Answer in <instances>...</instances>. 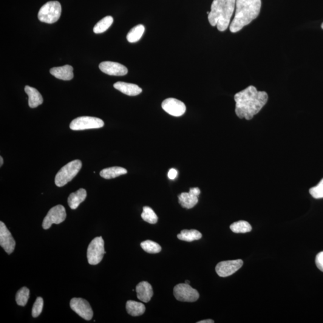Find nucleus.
Listing matches in <instances>:
<instances>
[{"instance_id":"obj_32","label":"nucleus","mask_w":323,"mask_h":323,"mask_svg":"<svg viewBox=\"0 0 323 323\" xmlns=\"http://www.w3.org/2000/svg\"><path fill=\"white\" fill-rule=\"evenodd\" d=\"M316 264L320 271L323 273V251L320 252L316 257Z\"/></svg>"},{"instance_id":"obj_27","label":"nucleus","mask_w":323,"mask_h":323,"mask_svg":"<svg viewBox=\"0 0 323 323\" xmlns=\"http://www.w3.org/2000/svg\"><path fill=\"white\" fill-rule=\"evenodd\" d=\"M141 246L147 253L150 254L158 253L162 250V248L160 244L150 240H147L145 242H141Z\"/></svg>"},{"instance_id":"obj_4","label":"nucleus","mask_w":323,"mask_h":323,"mask_svg":"<svg viewBox=\"0 0 323 323\" xmlns=\"http://www.w3.org/2000/svg\"><path fill=\"white\" fill-rule=\"evenodd\" d=\"M81 166L82 163L80 160L73 161L68 163L56 174L55 178V185L58 187L66 185L77 175Z\"/></svg>"},{"instance_id":"obj_13","label":"nucleus","mask_w":323,"mask_h":323,"mask_svg":"<svg viewBox=\"0 0 323 323\" xmlns=\"http://www.w3.org/2000/svg\"><path fill=\"white\" fill-rule=\"evenodd\" d=\"M0 245L8 254L13 252L16 246L12 234L2 222H0Z\"/></svg>"},{"instance_id":"obj_25","label":"nucleus","mask_w":323,"mask_h":323,"mask_svg":"<svg viewBox=\"0 0 323 323\" xmlns=\"http://www.w3.org/2000/svg\"><path fill=\"white\" fill-rule=\"evenodd\" d=\"M230 229L232 232L236 234L248 233L252 230L250 224L243 220H240L232 223Z\"/></svg>"},{"instance_id":"obj_14","label":"nucleus","mask_w":323,"mask_h":323,"mask_svg":"<svg viewBox=\"0 0 323 323\" xmlns=\"http://www.w3.org/2000/svg\"><path fill=\"white\" fill-rule=\"evenodd\" d=\"M201 194L198 188L190 189L189 192H184L178 195V202L183 208L191 209L194 208L198 202V197Z\"/></svg>"},{"instance_id":"obj_9","label":"nucleus","mask_w":323,"mask_h":323,"mask_svg":"<svg viewBox=\"0 0 323 323\" xmlns=\"http://www.w3.org/2000/svg\"><path fill=\"white\" fill-rule=\"evenodd\" d=\"M67 217L66 209L61 205L53 206L48 212L46 216L42 222V228L46 230L49 229L53 224H60L66 220Z\"/></svg>"},{"instance_id":"obj_5","label":"nucleus","mask_w":323,"mask_h":323,"mask_svg":"<svg viewBox=\"0 0 323 323\" xmlns=\"http://www.w3.org/2000/svg\"><path fill=\"white\" fill-rule=\"evenodd\" d=\"M61 11V5L58 1H49L40 9L38 18L44 23L53 24L60 18Z\"/></svg>"},{"instance_id":"obj_15","label":"nucleus","mask_w":323,"mask_h":323,"mask_svg":"<svg viewBox=\"0 0 323 323\" xmlns=\"http://www.w3.org/2000/svg\"><path fill=\"white\" fill-rule=\"evenodd\" d=\"M99 68L101 72L110 76H122L128 72L125 66L118 62L104 61L99 65Z\"/></svg>"},{"instance_id":"obj_8","label":"nucleus","mask_w":323,"mask_h":323,"mask_svg":"<svg viewBox=\"0 0 323 323\" xmlns=\"http://www.w3.org/2000/svg\"><path fill=\"white\" fill-rule=\"evenodd\" d=\"M174 295L180 302H194L199 299L200 294L196 289L193 288L186 283L175 285Z\"/></svg>"},{"instance_id":"obj_1","label":"nucleus","mask_w":323,"mask_h":323,"mask_svg":"<svg viewBox=\"0 0 323 323\" xmlns=\"http://www.w3.org/2000/svg\"><path fill=\"white\" fill-rule=\"evenodd\" d=\"M234 100L236 102L235 113L238 117L249 121L265 106L268 95L266 92L258 91L256 87L250 86L236 93Z\"/></svg>"},{"instance_id":"obj_31","label":"nucleus","mask_w":323,"mask_h":323,"mask_svg":"<svg viewBox=\"0 0 323 323\" xmlns=\"http://www.w3.org/2000/svg\"><path fill=\"white\" fill-rule=\"evenodd\" d=\"M42 308H43V299L42 297H39L37 298L35 304H34L32 310V316L35 318L38 317L41 313Z\"/></svg>"},{"instance_id":"obj_18","label":"nucleus","mask_w":323,"mask_h":323,"mask_svg":"<svg viewBox=\"0 0 323 323\" xmlns=\"http://www.w3.org/2000/svg\"><path fill=\"white\" fill-rule=\"evenodd\" d=\"M115 88L120 90L121 93L128 96H137L142 92L143 90L138 85L126 83V82L118 81L113 85Z\"/></svg>"},{"instance_id":"obj_7","label":"nucleus","mask_w":323,"mask_h":323,"mask_svg":"<svg viewBox=\"0 0 323 323\" xmlns=\"http://www.w3.org/2000/svg\"><path fill=\"white\" fill-rule=\"evenodd\" d=\"M104 126L103 121L100 119L90 116H82L74 120L70 124L71 129L74 131H83L90 129H98Z\"/></svg>"},{"instance_id":"obj_6","label":"nucleus","mask_w":323,"mask_h":323,"mask_svg":"<svg viewBox=\"0 0 323 323\" xmlns=\"http://www.w3.org/2000/svg\"><path fill=\"white\" fill-rule=\"evenodd\" d=\"M104 242L101 237L93 239L87 248V257L90 265H98L103 260L104 254Z\"/></svg>"},{"instance_id":"obj_36","label":"nucleus","mask_w":323,"mask_h":323,"mask_svg":"<svg viewBox=\"0 0 323 323\" xmlns=\"http://www.w3.org/2000/svg\"><path fill=\"white\" fill-rule=\"evenodd\" d=\"M185 283H186V284H189L190 282L188 281V280H186V281L185 282Z\"/></svg>"},{"instance_id":"obj_30","label":"nucleus","mask_w":323,"mask_h":323,"mask_svg":"<svg viewBox=\"0 0 323 323\" xmlns=\"http://www.w3.org/2000/svg\"><path fill=\"white\" fill-rule=\"evenodd\" d=\"M310 194L316 199L323 198V178L318 185L310 189Z\"/></svg>"},{"instance_id":"obj_29","label":"nucleus","mask_w":323,"mask_h":323,"mask_svg":"<svg viewBox=\"0 0 323 323\" xmlns=\"http://www.w3.org/2000/svg\"><path fill=\"white\" fill-rule=\"evenodd\" d=\"M141 217L145 222L150 224H156L158 222V217L157 214L149 206H144Z\"/></svg>"},{"instance_id":"obj_24","label":"nucleus","mask_w":323,"mask_h":323,"mask_svg":"<svg viewBox=\"0 0 323 323\" xmlns=\"http://www.w3.org/2000/svg\"><path fill=\"white\" fill-rule=\"evenodd\" d=\"M145 31L143 25H138L130 30L126 36L127 41L129 42H135L140 40Z\"/></svg>"},{"instance_id":"obj_28","label":"nucleus","mask_w":323,"mask_h":323,"mask_svg":"<svg viewBox=\"0 0 323 323\" xmlns=\"http://www.w3.org/2000/svg\"><path fill=\"white\" fill-rule=\"evenodd\" d=\"M30 297V290L27 287H22L17 292L16 301L17 304L22 307L26 305Z\"/></svg>"},{"instance_id":"obj_11","label":"nucleus","mask_w":323,"mask_h":323,"mask_svg":"<svg viewBox=\"0 0 323 323\" xmlns=\"http://www.w3.org/2000/svg\"><path fill=\"white\" fill-rule=\"evenodd\" d=\"M242 265L243 261L241 259L221 262L215 267V271L220 277H227L236 273Z\"/></svg>"},{"instance_id":"obj_26","label":"nucleus","mask_w":323,"mask_h":323,"mask_svg":"<svg viewBox=\"0 0 323 323\" xmlns=\"http://www.w3.org/2000/svg\"><path fill=\"white\" fill-rule=\"evenodd\" d=\"M113 23V18L111 16H107L102 19L93 28V32L101 34L105 32Z\"/></svg>"},{"instance_id":"obj_19","label":"nucleus","mask_w":323,"mask_h":323,"mask_svg":"<svg viewBox=\"0 0 323 323\" xmlns=\"http://www.w3.org/2000/svg\"><path fill=\"white\" fill-rule=\"evenodd\" d=\"M25 91L28 96V104L30 108L38 107L43 103L41 93L38 90L33 87L26 86L25 87Z\"/></svg>"},{"instance_id":"obj_35","label":"nucleus","mask_w":323,"mask_h":323,"mask_svg":"<svg viewBox=\"0 0 323 323\" xmlns=\"http://www.w3.org/2000/svg\"><path fill=\"white\" fill-rule=\"evenodd\" d=\"M2 164H3V159L2 157H0V166H1Z\"/></svg>"},{"instance_id":"obj_20","label":"nucleus","mask_w":323,"mask_h":323,"mask_svg":"<svg viewBox=\"0 0 323 323\" xmlns=\"http://www.w3.org/2000/svg\"><path fill=\"white\" fill-rule=\"evenodd\" d=\"M87 192L84 189H80L76 192L72 193L68 198V203L72 209H76L81 202L86 199Z\"/></svg>"},{"instance_id":"obj_2","label":"nucleus","mask_w":323,"mask_h":323,"mask_svg":"<svg viewBox=\"0 0 323 323\" xmlns=\"http://www.w3.org/2000/svg\"><path fill=\"white\" fill-rule=\"evenodd\" d=\"M261 0H236L235 15L230 25L232 33H237L259 16Z\"/></svg>"},{"instance_id":"obj_10","label":"nucleus","mask_w":323,"mask_h":323,"mask_svg":"<svg viewBox=\"0 0 323 323\" xmlns=\"http://www.w3.org/2000/svg\"><path fill=\"white\" fill-rule=\"evenodd\" d=\"M70 307L81 318L87 321L92 319V309L87 300L82 298H73L71 300Z\"/></svg>"},{"instance_id":"obj_16","label":"nucleus","mask_w":323,"mask_h":323,"mask_svg":"<svg viewBox=\"0 0 323 323\" xmlns=\"http://www.w3.org/2000/svg\"><path fill=\"white\" fill-rule=\"evenodd\" d=\"M137 297L141 301L148 303L154 295L152 285L148 282H142L136 286Z\"/></svg>"},{"instance_id":"obj_21","label":"nucleus","mask_w":323,"mask_h":323,"mask_svg":"<svg viewBox=\"0 0 323 323\" xmlns=\"http://www.w3.org/2000/svg\"><path fill=\"white\" fill-rule=\"evenodd\" d=\"M126 308L127 313L133 317L143 315L146 311L145 305L134 300H128L126 302Z\"/></svg>"},{"instance_id":"obj_22","label":"nucleus","mask_w":323,"mask_h":323,"mask_svg":"<svg viewBox=\"0 0 323 323\" xmlns=\"http://www.w3.org/2000/svg\"><path fill=\"white\" fill-rule=\"evenodd\" d=\"M127 170L120 166H113L110 168H105L100 172L101 177L105 179H112L121 175L127 174Z\"/></svg>"},{"instance_id":"obj_33","label":"nucleus","mask_w":323,"mask_h":323,"mask_svg":"<svg viewBox=\"0 0 323 323\" xmlns=\"http://www.w3.org/2000/svg\"><path fill=\"white\" fill-rule=\"evenodd\" d=\"M177 175V171L174 168L169 170L168 174V176L169 179L174 180Z\"/></svg>"},{"instance_id":"obj_12","label":"nucleus","mask_w":323,"mask_h":323,"mask_svg":"<svg viewBox=\"0 0 323 323\" xmlns=\"http://www.w3.org/2000/svg\"><path fill=\"white\" fill-rule=\"evenodd\" d=\"M162 107L164 111L175 117H180L185 114L186 111V107L182 101L172 98L164 100L162 103Z\"/></svg>"},{"instance_id":"obj_3","label":"nucleus","mask_w":323,"mask_h":323,"mask_svg":"<svg viewBox=\"0 0 323 323\" xmlns=\"http://www.w3.org/2000/svg\"><path fill=\"white\" fill-rule=\"evenodd\" d=\"M236 0H214L208 15L211 26H217L218 30H227L233 15Z\"/></svg>"},{"instance_id":"obj_17","label":"nucleus","mask_w":323,"mask_h":323,"mask_svg":"<svg viewBox=\"0 0 323 323\" xmlns=\"http://www.w3.org/2000/svg\"><path fill=\"white\" fill-rule=\"evenodd\" d=\"M50 73L54 77L62 81H71L74 77L73 67L70 65L52 68Z\"/></svg>"},{"instance_id":"obj_23","label":"nucleus","mask_w":323,"mask_h":323,"mask_svg":"<svg viewBox=\"0 0 323 323\" xmlns=\"http://www.w3.org/2000/svg\"><path fill=\"white\" fill-rule=\"evenodd\" d=\"M178 239L181 241H185L187 242H192L195 240H199L202 238V234L200 232L191 229V230H183L180 234L177 235Z\"/></svg>"},{"instance_id":"obj_37","label":"nucleus","mask_w":323,"mask_h":323,"mask_svg":"<svg viewBox=\"0 0 323 323\" xmlns=\"http://www.w3.org/2000/svg\"><path fill=\"white\" fill-rule=\"evenodd\" d=\"M322 29H323V23L322 25Z\"/></svg>"},{"instance_id":"obj_34","label":"nucleus","mask_w":323,"mask_h":323,"mask_svg":"<svg viewBox=\"0 0 323 323\" xmlns=\"http://www.w3.org/2000/svg\"><path fill=\"white\" fill-rule=\"evenodd\" d=\"M214 321L212 320H202V321L198 322L197 323H214Z\"/></svg>"}]
</instances>
